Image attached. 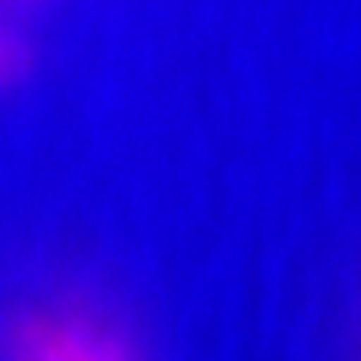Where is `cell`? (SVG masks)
<instances>
[{"label":"cell","instance_id":"6da1fadb","mask_svg":"<svg viewBox=\"0 0 361 361\" xmlns=\"http://www.w3.org/2000/svg\"><path fill=\"white\" fill-rule=\"evenodd\" d=\"M0 361H137L113 324L73 305H30L0 335Z\"/></svg>","mask_w":361,"mask_h":361},{"label":"cell","instance_id":"7a4b0ae2","mask_svg":"<svg viewBox=\"0 0 361 361\" xmlns=\"http://www.w3.org/2000/svg\"><path fill=\"white\" fill-rule=\"evenodd\" d=\"M27 67L25 40L13 30L6 16H0V89H6L13 78Z\"/></svg>","mask_w":361,"mask_h":361}]
</instances>
